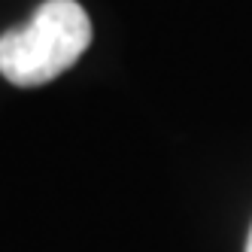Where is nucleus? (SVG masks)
Wrapping results in <instances>:
<instances>
[{
    "mask_svg": "<svg viewBox=\"0 0 252 252\" xmlns=\"http://www.w3.org/2000/svg\"><path fill=\"white\" fill-rule=\"evenodd\" d=\"M92 43V22L76 0H46L22 28L0 37V73L33 88L58 79Z\"/></svg>",
    "mask_w": 252,
    "mask_h": 252,
    "instance_id": "f257e3e1",
    "label": "nucleus"
},
{
    "mask_svg": "<svg viewBox=\"0 0 252 252\" xmlns=\"http://www.w3.org/2000/svg\"><path fill=\"white\" fill-rule=\"evenodd\" d=\"M246 252H252V228H249V237H246Z\"/></svg>",
    "mask_w": 252,
    "mask_h": 252,
    "instance_id": "f03ea898",
    "label": "nucleus"
}]
</instances>
